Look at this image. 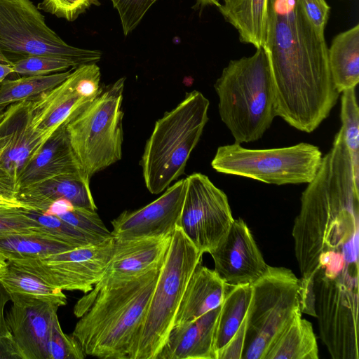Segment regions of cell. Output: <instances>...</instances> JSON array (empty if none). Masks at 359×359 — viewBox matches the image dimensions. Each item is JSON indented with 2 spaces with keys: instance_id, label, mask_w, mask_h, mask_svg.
<instances>
[{
  "instance_id": "7bdbcfd3",
  "label": "cell",
  "mask_w": 359,
  "mask_h": 359,
  "mask_svg": "<svg viewBox=\"0 0 359 359\" xmlns=\"http://www.w3.org/2000/svg\"><path fill=\"white\" fill-rule=\"evenodd\" d=\"M228 0H196V4L194 6L196 9L202 10L205 7L214 6L217 8L219 7L222 4L226 2Z\"/></svg>"
},
{
  "instance_id": "52a82bcc",
  "label": "cell",
  "mask_w": 359,
  "mask_h": 359,
  "mask_svg": "<svg viewBox=\"0 0 359 359\" xmlns=\"http://www.w3.org/2000/svg\"><path fill=\"white\" fill-rule=\"evenodd\" d=\"M125 80L102 87L89 104L64 123L72 149L89 178L122 158Z\"/></svg>"
},
{
  "instance_id": "8fae6325",
  "label": "cell",
  "mask_w": 359,
  "mask_h": 359,
  "mask_svg": "<svg viewBox=\"0 0 359 359\" xmlns=\"http://www.w3.org/2000/svg\"><path fill=\"white\" fill-rule=\"evenodd\" d=\"M0 50L19 57L48 55L67 60L77 67L96 63L97 50L77 48L65 42L46 23L31 0H0ZM18 57V58H19Z\"/></svg>"
},
{
  "instance_id": "8992f818",
  "label": "cell",
  "mask_w": 359,
  "mask_h": 359,
  "mask_svg": "<svg viewBox=\"0 0 359 359\" xmlns=\"http://www.w3.org/2000/svg\"><path fill=\"white\" fill-rule=\"evenodd\" d=\"M203 255L177 226L129 359H156L173 327L187 285L202 262Z\"/></svg>"
},
{
  "instance_id": "7a4b0ae2",
  "label": "cell",
  "mask_w": 359,
  "mask_h": 359,
  "mask_svg": "<svg viewBox=\"0 0 359 359\" xmlns=\"http://www.w3.org/2000/svg\"><path fill=\"white\" fill-rule=\"evenodd\" d=\"M308 184L292 227L295 257L301 278L332 277L358 264L359 182L341 128Z\"/></svg>"
},
{
  "instance_id": "83f0119b",
  "label": "cell",
  "mask_w": 359,
  "mask_h": 359,
  "mask_svg": "<svg viewBox=\"0 0 359 359\" xmlns=\"http://www.w3.org/2000/svg\"><path fill=\"white\" fill-rule=\"evenodd\" d=\"M251 293V285H228L215 327V359L217 353L229 341L245 319Z\"/></svg>"
},
{
  "instance_id": "bcb514c9",
  "label": "cell",
  "mask_w": 359,
  "mask_h": 359,
  "mask_svg": "<svg viewBox=\"0 0 359 359\" xmlns=\"http://www.w3.org/2000/svg\"><path fill=\"white\" fill-rule=\"evenodd\" d=\"M8 262L5 257L0 254V273L7 266Z\"/></svg>"
},
{
  "instance_id": "30bf717a",
  "label": "cell",
  "mask_w": 359,
  "mask_h": 359,
  "mask_svg": "<svg viewBox=\"0 0 359 359\" xmlns=\"http://www.w3.org/2000/svg\"><path fill=\"white\" fill-rule=\"evenodd\" d=\"M316 313L321 340L333 359H359L358 264L336 276L314 277Z\"/></svg>"
},
{
  "instance_id": "681fc988",
  "label": "cell",
  "mask_w": 359,
  "mask_h": 359,
  "mask_svg": "<svg viewBox=\"0 0 359 359\" xmlns=\"http://www.w3.org/2000/svg\"><path fill=\"white\" fill-rule=\"evenodd\" d=\"M5 111V110H4ZM3 115H4V112L1 113L0 114V120L1 119V118L3 117Z\"/></svg>"
},
{
  "instance_id": "4dcf8cb0",
  "label": "cell",
  "mask_w": 359,
  "mask_h": 359,
  "mask_svg": "<svg viewBox=\"0 0 359 359\" xmlns=\"http://www.w3.org/2000/svg\"><path fill=\"white\" fill-rule=\"evenodd\" d=\"M27 212L39 225L38 232L59 242L80 248L105 241L74 227L56 215H46L28 209Z\"/></svg>"
},
{
  "instance_id": "ba28073f",
  "label": "cell",
  "mask_w": 359,
  "mask_h": 359,
  "mask_svg": "<svg viewBox=\"0 0 359 359\" xmlns=\"http://www.w3.org/2000/svg\"><path fill=\"white\" fill-rule=\"evenodd\" d=\"M320 149L309 143L251 149L235 142L217 148L212 168L218 172L276 185L309 183L322 162Z\"/></svg>"
},
{
  "instance_id": "5bb4252c",
  "label": "cell",
  "mask_w": 359,
  "mask_h": 359,
  "mask_svg": "<svg viewBox=\"0 0 359 359\" xmlns=\"http://www.w3.org/2000/svg\"><path fill=\"white\" fill-rule=\"evenodd\" d=\"M100 76L96 63L81 65L56 87L30 98L34 126L51 135L99 95L102 90Z\"/></svg>"
},
{
  "instance_id": "e0dca14e",
  "label": "cell",
  "mask_w": 359,
  "mask_h": 359,
  "mask_svg": "<svg viewBox=\"0 0 359 359\" xmlns=\"http://www.w3.org/2000/svg\"><path fill=\"white\" fill-rule=\"evenodd\" d=\"M185 188V178L181 179L147 205L123 211L111 221L112 236L131 239L172 234L178 226Z\"/></svg>"
},
{
  "instance_id": "6da1fadb",
  "label": "cell",
  "mask_w": 359,
  "mask_h": 359,
  "mask_svg": "<svg viewBox=\"0 0 359 359\" xmlns=\"http://www.w3.org/2000/svg\"><path fill=\"white\" fill-rule=\"evenodd\" d=\"M262 47L271 68L276 114L311 133L329 116L339 93L330 74L324 32L306 15L302 0H266Z\"/></svg>"
},
{
  "instance_id": "4316f807",
  "label": "cell",
  "mask_w": 359,
  "mask_h": 359,
  "mask_svg": "<svg viewBox=\"0 0 359 359\" xmlns=\"http://www.w3.org/2000/svg\"><path fill=\"white\" fill-rule=\"evenodd\" d=\"M238 31L241 41L263 46L266 0H228L217 8Z\"/></svg>"
},
{
  "instance_id": "8d00e7d4",
  "label": "cell",
  "mask_w": 359,
  "mask_h": 359,
  "mask_svg": "<svg viewBox=\"0 0 359 359\" xmlns=\"http://www.w3.org/2000/svg\"><path fill=\"white\" fill-rule=\"evenodd\" d=\"M93 5L99 6L100 3L98 0H42L37 8L72 22Z\"/></svg>"
},
{
  "instance_id": "d6a6232c",
  "label": "cell",
  "mask_w": 359,
  "mask_h": 359,
  "mask_svg": "<svg viewBox=\"0 0 359 359\" xmlns=\"http://www.w3.org/2000/svg\"><path fill=\"white\" fill-rule=\"evenodd\" d=\"M13 73L22 76L48 75L76 68L72 62L48 55H29L12 61Z\"/></svg>"
},
{
  "instance_id": "74e56055",
  "label": "cell",
  "mask_w": 359,
  "mask_h": 359,
  "mask_svg": "<svg viewBox=\"0 0 359 359\" xmlns=\"http://www.w3.org/2000/svg\"><path fill=\"white\" fill-rule=\"evenodd\" d=\"M8 301L9 295L0 283V359H16L5 314V306Z\"/></svg>"
},
{
  "instance_id": "2e32d148",
  "label": "cell",
  "mask_w": 359,
  "mask_h": 359,
  "mask_svg": "<svg viewBox=\"0 0 359 359\" xmlns=\"http://www.w3.org/2000/svg\"><path fill=\"white\" fill-rule=\"evenodd\" d=\"M215 271L228 285H251L266 271L268 264L246 223L234 219L219 243L208 252Z\"/></svg>"
},
{
  "instance_id": "ee69618b",
  "label": "cell",
  "mask_w": 359,
  "mask_h": 359,
  "mask_svg": "<svg viewBox=\"0 0 359 359\" xmlns=\"http://www.w3.org/2000/svg\"><path fill=\"white\" fill-rule=\"evenodd\" d=\"M11 74H13L12 64L0 62V83Z\"/></svg>"
},
{
  "instance_id": "ab89813d",
  "label": "cell",
  "mask_w": 359,
  "mask_h": 359,
  "mask_svg": "<svg viewBox=\"0 0 359 359\" xmlns=\"http://www.w3.org/2000/svg\"><path fill=\"white\" fill-rule=\"evenodd\" d=\"M246 322L245 316L235 334L217 353L216 359H241L245 345Z\"/></svg>"
},
{
  "instance_id": "5b68a950",
  "label": "cell",
  "mask_w": 359,
  "mask_h": 359,
  "mask_svg": "<svg viewBox=\"0 0 359 359\" xmlns=\"http://www.w3.org/2000/svg\"><path fill=\"white\" fill-rule=\"evenodd\" d=\"M209 105L201 92L193 90L156 121L141 159L144 182L151 194L163 192L184 174L208 121Z\"/></svg>"
},
{
  "instance_id": "f35d334b",
  "label": "cell",
  "mask_w": 359,
  "mask_h": 359,
  "mask_svg": "<svg viewBox=\"0 0 359 359\" xmlns=\"http://www.w3.org/2000/svg\"><path fill=\"white\" fill-rule=\"evenodd\" d=\"M306 15L313 25L324 32L327 24L330 7L325 0H302Z\"/></svg>"
},
{
  "instance_id": "603a6c76",
  "label": "cell",
  "mask_w": 359,
  "mask_h": 359,
  "mask_svg": "<svg viewBox=\"0 0 359 359\" xmlns=\"http://www.w3.org/2000/svg\"><path fill=\"white\" fill-rule=\"evenodd\" d=\"M227 287L215 270L198 264L187 285L173 326L189 323L219 307Z\"/></svg>"
},
{
  "instance_id": "7c38bea8",
  "label": "cell",
  "mask_w": 359,
  "mask_h": 359,
  "mask_svg": "<svg viewBox=\"0 0 359 359\" xmlns=\"http://www.w3.org/2000/svg\"><path fill=\"white\" fill-rule=\"evenodd\" d=\"M114 246L115 240L112 236L98 244L7 262L37 276L53 287L86 294L102 277L112 257Z\"/></svg>"
},
{
  "instance_id": "7dc6e473",
  "label": "cell",
  "mask_w": 359,
  "mask_h": 359,
  "mask_svg": "<svg viewBox=\"0 0 359 359\" xmlns=\"http://www.w3.org/2000/svg\"><path fill=\"white\" fill-rule=\"evenodd\" d=\"M0 62L12 64V61L9 60L0 50Z\"/></svg>"
},
{
  "instance_id": "f6af8a7d",
  "label": "cell",
  "mask_w": 359,
  "mask_h": 359,
  "mask_svg": "<svg viewBox=\"0 0 359 359\" xmlns=\"http://www.w3.org/2000/svg\"><path fill=\"white\" fill-rule=\"evenodd\" d=\"M8 207H22L27 208L22 203L18 201H9L0 198V208H8Z\"/></svg>"
},
{
  "instance_id": "4fadbf2b",
  "label": "cell",
  "mask_w": 359,
  "mask_h": 359,
  "mask_svg": "<svg viewBox=\"0 0 359 359\" xmlns=\"http://www.w3.org/2000/svg\"><path fill=\"white\" fill-rule=\"evenodd\" d=\"M185 180L178 226L201 253L209 252L234 220L228 198L202 173H192Z\"/></svg>"
},
{
  "instance_id": "44dd1931",
  "label": "cell",
  "mask_w": 359,
  "mask_h": 359,
  "mask_svg": "<svg viewBox=\"0 0 359 359\" xmlns=\"http://www.w3.org/2000/svg\"><path fill=\"white\" fill-rule=\"evenodd\" d=\"M220 306L189 323L173 326L156 359H215L214 337Z\"/></svg>"
},
{
  "instance_id": "d4e9b609",
  "label": "cell",
  "mask_w": 359,
  "mask_h": 359,
  "mask_svg": "<svg viewBox=\"0 0 359 359\" xmlns=\"http://www.w3.org/2000/svg\"><path fill=\"white\" fill-rule=\"evenodd\" d=\"M327 55L332 79L338 93L355 88L359 82V25L337 34Z\"/></svg>"
},
{
  "instance_id": "ac0fdd59",
  "label": "cell",
  "mask_w": 359,
  "mask_h": 359,
  "mask_svg": "<svg viewBox=\"0 0 359 359\" xmlns=\"http://www.w3.org/2000/svg\"><path fill=\"white\" fill-rule=\"evenodd\" d=\"M53 304L20 307L12 305L6 314L16 359H49V348L61 328L57 310Z\"/></svg>"
},
{
  "instance_id": "3957f363",
  "label": "cell",
  "mask_w": 359,
  "mask_h": 359,
  "mask_svg": "<svg viewBox=\"0 0 359 359\" xmlns=\"http://www.w3.org/2000/svg\"><path fill=\"white\" fill-rule=\"evenodd\" d=\"M162 264L78 300L74 313L80 320L72 335L86 356L129 359Z\"/></svg>"
},
{
  "instance_id": "ffe728a7",
  "label": "cell",
  "mask_w": 359,
  "mask_h": 359,
  "mask_svg": "<svg viewBox=\"0 0 359 359\" xmlns=\"http://www.w3.org/2000/svg\"><path fill=\"white\" fill-rule=\"evenodd\" d=\"M89 182L84 172L60 175L20 189L16 198L28 210L41 213L59 199H66L75 207L96 210Z\"/></svg>"
},
{
  "instance_id": "f546056e",
  "label": "cell",
  "mask_w": 359,
  "mask_h": 359,
  "mask_svg": "<svg viewBox=\"0 0 359 359\" xmlns=\"http://www.w3.org/2000/svg\"><path fill=\"white\" fill-rule=\"evenodd\" d=\"M74 68L48 75L23 76L0 83V105L11 104L35 97L63 82Z\"/></svg>"
},
{
  "instance_id": "9a60e30c",
  "label": "cell",
  "mask_w": 359,
  "mask_h": 359,
  "mask_svg": "<svg viewBox=\"0 0 359 359\" xmlns=\"http://www.w3.org/2000/svg\"><path fill=\"white\" fill-rule=\"evenodd\" d=\"M51 135L32 124L29 99L10 104L0 120V182L18 194L20 173Z\"/></svg>"
},
{
  "instance_id": "484cf974",
  "label": "cell",
  "mask_w": 359,
  "mask_h": 359,
  "mask_svg": "<svg viewBox=\"0 0 359 359\" xmlns=\"http://www.w3.org/2000/svg\"><path fill=\"white\" fill-rule=\"evenodd\" d=\"M312 324L297 313L275 339L264 359H318Z\"/></svg>"
},
{
  "instance_id": "836d02e7",
  "label": "cell",
  "mask_w": 359,
  "mask_h": 359,
  "mask_svg": "<svg viewBox=\"0 0 359 359\" xmlns=\"http://www.w3.org/2000/svg\"><path fill=\"white\" fill-rule=\"evenodd\" d=\"M22 207L0 208V237L36 232L39 225Z\"/></svg>"
},
{
  "instance_id": "d6986e66",
  "label": "cell",
  "mask_w": 359,
  "mask_h": 359,
  "mask_svg": "<svg viewBox=\"0 0 359 359\" xmlns=\"http://www.w3.org/2000/svg\"><path fill=\"white\" fill-rule=\"evenodd\" d=\"M172 234L131 239L116 238L112 257L101 279L88 293L141 275L164 262Z\"/></svg>"
},
{
  "instance_id": "cb8c5ba5",
  "label": "cell",
  "mask_w": 359,
  "mask_h": 359,
  "mask_svg": "<svg viewBox=\"0 0 359 359\" xmlns=\"http://www.w3.org/2000/svg\"><path fill=\"white\" fill-rule=\"evenodd\" d=\"M0 283L9 295L13 304L20 307L44 303L60 307L67 304V297L62 290L9 264L0 273Z\"/></svg>"
},
{
  "instance_id": "d590c367",
  "label": "cell",
  "mask_w": 359,
  "mask_h": 359,
  "mask_svg": "<svg viewBox=\"0 0 359 359\" xmlns=\"http://www.w3.org/2000/svg\"><path fill=\"white\" fill-rule=\"evenodd\" d=\"M157 0H111L120 17L123 32L128 35Z\"/></svg>"
},
{
  "instance_id": "7402d4cb",
  "label": "cell",
  "mask_w": 359,
  "mask_h": 359,
  "mask_svg": "<svg viewBox=\"0 0 359 359\" xmlns=\"http://www.w3.org/2000/svg\"><path fill=\"white\" fill-rule=\"evenodd\" d=\"M81 172H84L72 149L63 123L22 170L18 189L57 175Z\"/></svg>"
},
{
  "instance_id": "60d3db41",
  "label": "cell",
  "mask_w": 359,
  "mask_h": 359,
  "mask_svg": "<svg viewBox=\"0 0 359 359\" xmlns=\"http://www.w3.org/2000/svg\"><path fill=\"white\" fill-rule=\"evenodd\" d=\"M298 302L302 313L316 317L314 279L299 278Z\"/></svg>"
},
{
  "instance_id": "c3c4849f",
  "label": "cell",
  "mask_w": 359,
  "mask_h": 359,
  "mask_svg": "<svg viewBox=\"0 0 359 359\" xmlns=\"http://www.w3.org/2000/svg\"><path fill=\"white\" fill-rule=\"evenodd\" d=\"M6 107V105H0V114L4 111Z\"/></svg>"
},
{
  "instance_id": "b9f144b4",
  "label": "cell",
  "mask_w": 359,
  "mask_h": 359,
  "mask_svg": "<svg viewBox=\"0 0 359 359\" xmlns=\"http://www.w3.org/2000/svg\"><path fill=\"white\" fill-rule=\"evenodd\" d=\"M74 205L66 199H59L51 203L49 208L43 214L59 215L72 210Z\"/></svg>"
},
{
  "instance_id": "e575fe53",
  "label": "cell",
  "mask_w": 359,
  "mask_h": 359,
  "mask_svg": "<svg viewBox=\"0 0 359 359\" xmlns=\"http://www.w3.org/2000/svg\"><path fill=\"white\" fill-rule=\"evenodd\" d=\"M56 216L74 227L102 239L113 236L96 210L74 206L72 210Z\"/></svg>"
},
{
  "instance_id": "f1b7e54d",
  "label": "cell",
  "mask_w": 359,
  "mask_h": 359,
  "mask_svg": "<svg viewBox=\"0 0 359 359\" xmlns=\"http://www.w3.org/2000/svg\"><path fill=\"white\" fill-rule=\"evenodd\" d=\"M74 248H76L53 240L38 231L0 237V254L7 261L41 257Z\"/></svg>"
},
{
  "instance_id": "277c9868",
  "label": "cell",
  "mask_w": 359,
  "mask_h": 359,
  "mask_svg": "<svg viewBox=\"0 0 359 359\" xmlns=\"http://www.w3.org/2000/svg\"><path fill=\"white\" fill-rule=\"evenodd\" d=\"M214 88L220 118L236 143L258 140L277 116L270 61L262 46L252 56L231 60Z\"/></svg>"
},
{
  "instance_id": "1f68e13d",
  "label": "cell",
  "mask_w": 359,
  "mask_h": 359,
  "mask_svg": "<svg viewBox=\"0 0 359 359\" xmlns=\"http://www.w3.org/2000/svg\"><path fill=\"white\" fill-rule=\"evenodd\" d=\"M341 97V121L353 174L359 182V109L355 88L344 90Z\"/></svg>"
},
{
  "instance_id": "9c48e42d",
  "label": "cell",
  "mask_w": 359,
  "mask_h": 359,
  "mask_svg": "<svg viewBox=\"0 0 359 359\" xmlns=\"http://www.w3.org/2000/svg\"><path fill=\"white\" fill-rule=\"evenodd\" d=\"M299 278L289 269L268 266L252 284L241 359H264L271 344L301 312Z\"/></svg>"
}]
</instances>
